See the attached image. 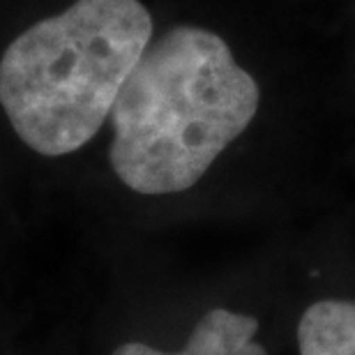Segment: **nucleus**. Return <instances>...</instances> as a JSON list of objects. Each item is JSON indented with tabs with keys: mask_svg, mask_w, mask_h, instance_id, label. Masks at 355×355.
I'll return each mask as SVG.
<instances>
[{
	"mask_svg": "<svg viewBox=\"0 0 355 355\" xmlns=\"http://www.w3.org/2000/svg\"><path fill=\"white\" fill-rule=\"evenodd\" d=\"M259 99L217 33L175 26L148 44L113 104V171L148 196L194 187L250 127Z\"/></svg>",
	"mask_w": 355,
	"mask_h": 355,
	"instance_id": "f257e3e1",
	"label": "nucleus"
},
{
	"mask_svg": "<svg viewBox=\"0 0 355 355\" xmlns=\"http://www.w3.org/2000/svg\"><path fill=\"white\" fill-rule=\"evenodd\" d=\"M150 40L139 0H76L14 37L0 58V104L19 139L46 157L86 146Z\"/></svg>",
	"mask_w": 355,
	"mask_h": 355,
	"instance_id": "f03ea898",
	"label": "nucleus"
},
{
	"mask_svg": "<svg viewBox=\"0 0 355 355\" xmlns=\"http://www.w3.org/2000/svg\"><path fill=\"white\" fill-rule=\"evenodd\" d=\"M259 321L231 309L208 311L191 330L187 344L175 353L157 351L141 342H127L111 355H268L257 339Z\"/></svg>",
	"mask_w": 355,
	"mask_h": 355,
	"instance_id": "7ed1b4c3",
	"label": "nucleus"
},
{
	"mask_svg": "<svg viewBox=\"0 0 355 355\" xmlns=\"http://www.w3.org/2000/svg\"><path fill=\"white\" fill-rule=\"evenodd\" d=\"M300 355H355V302L318 300L297 323Z\"/></svg>",
	"mask_w": 355,
	"mask_h": 355,
	"instance_id": "20e7f679",
	"label": "nucleus"
}]
</instances>
